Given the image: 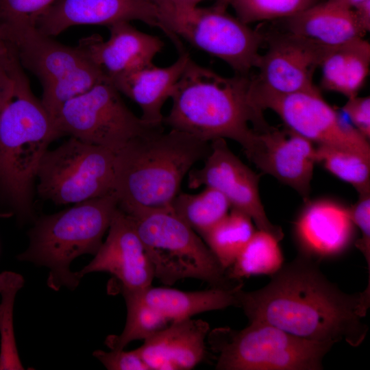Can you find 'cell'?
I'll return each mask as SVG.
<instances>
[{
  "label": "cell",
  "mask_w": 370,
  "mask_h": 370,
  "mask_svg": "<svg viewBox=\"0 0 370 370\" xmlns=\"http://www.w3.org/2000/svg\"><path fill=\"white\" fill-rule=\"evenodd\" d=\"M174 8H184L197 6L203 0H159Z\"/></svg>",
  "instance_id": "obj_39"
},
{
  "label": "cell",
  "mask_w": 370,
  "mask_h": 370,
  "mask_svg": "<svg viewBox=\"0 0 370 370\" xmlns=\"http://www.w3.org/2000/svg\"><path fill=\"white\" fill-rule=\"evenodd\" d=\"M250 85V75L224 77L190 58L163 124L206 142L233 140L246 154L270 126L251 102Z\"/></svg>",
  "instance_id": "obj_2"
},
{
  "label": "cell",
  "mask_w": 370,
  "mask_h": 370,
  "mask_svg": "<svg viewBox=\"0 0 370 370\" xmlns=\"http://www.w3.org/2000/svg\"><path fill=\"white\" fill-rule=\"evenodd\" d=\"M210 149V142L163 127L132 139L116 153L119 208L171 209L184 178Z\"/></svg>",
  "instance_id": "obj_4"
},
{
  "label": "cell",
  "mask_w": 370,
  "mask_h": 370,
  "mask_svg": "<svg viewBox=\"0 0 370 370\" xmlns=\"http://www.w3.org/2000/svg\"><path fill=\"white\" fill-rule=\"evenodd\" d=\"M355 234L349 208L327 199L306 204L294 225L299 254L319 262L344 254Z\"/></svg>",
  "instance_id": "obj_18"
},
{
  "label": "cell",
  "mask_w": 370,
  "mask_h": 370,
  "mask_svg": "<svg viewBox=\"0 0 370 370\" xmlns=\"http://www.w3.org/2000/svg\"><path fill=\"white\" fill-rule=\"evenodd\" d=\"M268 49L251 77L254 84L278 94H291L316 87L313 75L328 49L285 30L265 36Z\"/></svg>",
  "instance_id": "obj_13"
},
{
  "label": "cell",
  "mask_w": 370,
  "mask_h": 370,
  "mask_svg": "<svg viewBox=\"0 0 370 370\" xmlns=\"http://www.w3.org/2000/svg\"><path fill=\"white\" fill-rule=\"evenodd\" d=\"M241 282L232 288L212 287L199 291H183L170 288L149 287L130 293L155 310L170 322L229 306L237 307V291Z\"/></svg>",
  "instance_id": "obj_23"
},
{
  "label": "cell",
  "mask_w": 370,
  "mask_h": 370,
  "mask_svg": "<svg viewBox=\"0 0 370 370\" xmlns=\"http://www.w3.org/2000/svg\"><path fill=\"white\" fill-rule=\"evenodd\" d=\"M351 219L361 232V238L354 241L356 247L360 251L370 271V191L359 194L356 203L349 208Z\"/></svg>",
  "instance_id": "obj_34"
},
{
  "label": "cell",
  "mask_w": 370,
  "mask_h": 370,
  "mask_svg": "<svg viewBox=\"0 0 370 370\" xmlns=\"http://www.w3.org/2000/svg\"><path fill=\"white\" fill-rule=\"evenodd\" d=\"M93 356L109 370H149L138 350H96Z\"/></svg>",
  "instance_id": "obj_35"
},
{
  "label": "cell",
  "mask_w": 370,
  "mask_h": 370,
  "mask_svg": "<svg viewBox=\"0 0 370 370\" xmlns=\"http://www.w3.org/2000/svg\"><path fill=\"white\" fill-rule=\"evenodd\" d=\"M118 204L112 192L38 219L29 231L28 247L17 258L47 267L51 289H75L82 278L70 270L72 261L97 253Z\"/></svg>",
  "instance_id": "obj_5"
},
{
  "label": "cell",
  "mask_w": 370,
  "mask_h": 370,
  "mask_svg": "<svg viewBox=\"0 0 370 370\" xmlns=\"http://www.w3.org/2000/svg\"><path fill=\"white\" fill-rule=\"evenodd\" d=\"M186 51L179 53L171 64L160 67L154 64L110 80L121 94L134 101L141 110V119L147 125L162 127L164 116L162 109L171 99L190 59Z\"/></svg>",
  "instance_id": "obj_21"
},
{
  "label": "cell",
  "mask_w": 370,
  "mask_h": 370,
  "mask_svg": "<svg viewBox=\"0 0 370 370\" xmlns=\"http://www.w3.org/2000/svg\"><path fill=\"white\" fill-rule=\"evenodd\" d=\"M123 295L127 310L126 323L119 335L107 337L106 344L110 349H122L133 341H144L171 323L132 294Z\"/></svg>",
  "instance_id": "obj_30"
},
{
  "label": "cell",
  "mask_w": 370,
  "mask_h": 370,
  "mask_svg": "<svg viewBox=\"0 0 370 370\" xmlns=\"http://www.w3.org/2000/svg\"><path fill=\"white\" fill-rule=\"evenodd\" d=\"M249 92L257 109L273 110L286 127L312 143L370 154L369 140L341 117L317 87L295 93L278 94L256 86L251 79Z\"/></svg>",
  "instance_id": "obj_11"
},
{
  "label": "cell",
  "mask_w": 370,
  "mask_h": 370,
  "mask_svg": "<svg viewBox=\"0 0 370 370\" xmlns=\"http://www.w3.org/2000/svg\"><path fill=\"white\" fill-rule=\"evenodd\" d=\"M139 21L162 31L154 0H57L36 21V27L51 37L75 25Z\"/></svg>",
  "instance_id": "obj_16"
},
{
  "label": "cell",
  "mask_w": 370,
  "mask_h": 370,
  "mask_svg": "<svg viewBox=\"0 0 370 370\" xmlns=\"http://www.w3.org/2000/svg\"><path fill=\"white\" fill-rule=\"evenodd\" d=\"M320 262L300 254L271 275L263 288L237 291V307L249 322L274 325L306 339L358 347L369 328L362 321L370 305V284L362 292L342 291L319 269Z\"/></svg>",
  "instance_id": "obj_1"
},
{
  "label": "cell",
  "mask_w": 370,
  "mask_h": 370,
  "mask_svg": "<svg viewBox=\"0 0 370 370\" xmlns=\"http://www.w3.org/2000/svg\"><path fill=\"white\" fill-rule=\"evenodd\" d=\"M61 136L34 95L24 69H16L0 111V215L32 216L33 187L49 144Z\"/></svg>",
  "instance_id": "obj_3"
},
{
  "label": "cell",
  "mask_w": 370,
  "mask_h": 370,
  "mask_svg": "<svg viewBox=\"0 0 370 370\" xmlns=\"http://www.w3.org/2000/svg\"><path fill=\"white\" fill-rule=\"evenodd\" d=\"M356 16L362 27L366 32L370 30V0H365L357 4L353 8Z\"/></svg>",
  "instance_id": "obj_38"
},
{
  "label": "cell",
  "mask_w": 370,
  "mask_h": 370,
  "mask_svg": "<svg viewBox=\"0 0 370 370\" xmlns=\"http://www.w3.org/2000/svg\"><path fill=\"white\" fill-rule=\"evenodd\" d=\"M353 126L367 139L370 138V97L369 96L348 98L342 107Z\"/></svg>",
  "instance_id": "obj_36"
},
{
  "label": "cell",
  "mask_w": 370,
  "mask_h": 370,
  "mask_svg": "<svg viewBox=\"0 0 370 370\" xmlns=\"http://www.w3.org/2000/svg\"><path fill=\"white\" fill-rule=\"evenodd\" d=\"M280 241L271 234L258 230L226 270L227 277L234 282L257 275H271L284 264Z\"/></svg>",
  "instance_id": "obj_26"
},
{
  "label": "cell",
  "mask_w": 370,
  "mask_h": 370,
  "mask_svg": "<svg viewBox=\"0 0 370 370\" xmlns=\"http://www.w3.org/2000/svg\"><path fill=\"white\" fill-rule=\"evenodd\" d=\"M116 153L70 137L44 155L36 177L39 195L69 204L114 192Z\"/></svg>",
  "instance_id": "obj_9"
},
{
  "label": "cell",
  "mask_w": 370,
  "mask_h": 370,
  "mask_svg": "<svg viewBox=\"0 0 370 370\" xmlns=\"http://www.w3.org/2000/svg\"><path fill=\"white\" fill-rule=\"evenodd\" d=\"M23 278L15 273L0 274V369H22L16 347L13 328V306L17 291L23 286Z\"/></svg>",
  "instance_id": "obj_31"
},
{
  "label": "cell",
  "mask_w": 370,
  "mask_h": 370,
  "mask_svg": "<svg viewBox=\"0 0 370 370\" xmlns=\"http://www.w3.org/2000/svg\"><path fill=\"white\" fill-rule=\"evenodd\" d=\"M370 44L363 38L330 47L321 62V86L351 98L357 96L369 73Z\"/></svg>",
  "instance_id": "obj_24"
},
{
  "label": "cell",
  "mask_w": 370,
  "mask_h": 370,
  "mask_svg": "<svg viewBox=\"0 0 370 370\" xmlns=\"http://www.w3.org/2000/svg\"><path fill=\"white\" fill-rule=\"evenodd\" d=\"M242 22L252 23L291 17L317 0H224Z\"/></svg>",
  "instance_id": "obj_32"
},
{
  "label": "cell",
  "mask_w": 370,
  "mask_h": 370,
  "mask_svg": "<svg viewBox=\"0 0 370 370\" xmlns=\"http://www.w3.org/2000/svg\"><path fill=\"white\" fill-rule=\"evenodd\" d=\"M313 143L286 127H269L258 133L245 154L259 169L293 188L307 200L316 162Z\"/></svg>",
  "instance_id": "obj_15"
},
{
  "label": "cell",
  "mask_w": 370,
  "mask_h": 370,
  "mask_svg": "<svg viewBox=\"0 0 370 370\" xmlns=\"http://www.w3.org/2000/svg\"><path fill=\"white\" fill-rule=\"evenodd\" d=\"M207 340L217 355L218 370H321L325 355L334 345L256 321L240 330L215 328Z\"/></svg>",
  "instance_id": "obj_8"
},
{
  "label": "cell",
  "mask_w": 370,
  "mask_h": 370,
  "mask_svg": "<svg viewBox=\"0 0 370 370\" xmlns=\"http://www.w3.org/2000/svg\"><path fill=\"white\" fill-rule=\"evenodd\" d=\"M259 180L260 175L237 157L223 138L211 141L203 166L192 169L188 174L189 188L208 186L219 190L229 201L231 208L247 214L258 230L267 232L281 241L282 230L270 222L262 204Z\"/></svg>",
  "instance_id": "obj_12"
},
{
  "label": "cell",
  "mask_w": 370,
  "mask_h": 370,
  "mask_svg": "<svg viewBox=\"0 0 370 370\" xmlns=\"http://www.w3.org/2000/svg\"><path fill=\"white\" fill-rule=\"evenodd\" d=\"M19 64L10 45L0 37V111L11 87L15 69Z\"/></svg>",
  "instance_id": "obj_37"
},
{
  "label": "cell",
  "mask_w": 370,
  "mask_h": 370,
  "mask_svg": "<svg viewBox=\"0 0 370 370\" xmlns=\"http://www.w3.org/2000/svg\"><path fill=\"white\" fill-rule=\"evenodd\" d=\"M230 204L219 190L208 186L195 194L180 192L171 211L201 238L228 213Z\"/></svg>",
  "instance_id": "obj_25"
},
{
  "label": "cell",
  "mask_w": 370,
  "mask_h": 370,
  "mask_svg": "<svg viewBox=\"0 0 370 370\" xmlns=\"http://www.w3.org/2000/svg\"><path fill=\"white\" fill-rule=\"evenodd\" d=\"M338 3H340L344 5H346L350 8H353L354 6H356L357 4L360 3V2L365 1V0H333Z\"/></svg>",
  "instance_id": "obj_40"
},
{
  "label": "cell",
  "mask_w": 370,
  "mask_h": 370,
  "mask_svg": "<svg viewBox=\"0 0 370 370\" xmlns=\"http://www.w3.org/2000/svg\"><path fill=\"white\" fill-rule=\"evenodd\" d=\"M105 79L107 78L101 70L88 61L42 87L41 102L54 119L65 103L85 93Z\"/></svg>",
  "instance_id": "obj_29"
},
{
  "label": "cell",
  "mask_w": 370,
  "mask_h": 370,
  "mask_svg": "<svg viewBox=\"0 0 370 370\" xmlns=\"http://www.w3.org/2000/svg\"><path fill=\"white\" fill-rule=\"evenodd\" d=\"M110 36L83 38L77 46L108 80L149 66L164 44L158 36L140 31L128 21L108 26Z\"/></svg>",
  "instance_id": "obj_17"
},
{
  "label": "cell",
  "mask_w": 370,
  "mask_h": 370,
  "mask_svg": "<svg viewBox=\"0 0 370 370\" xmlns=\"http://www.w3.org/2000/svg\"><path fill=\"white\" fill-rule=\"evenodd\" d=\"M316 162L359 194L370 191V154L328 145H317Z\"/></svg>",
  "instance_id": "obj_28"
},
{
  "label": "cell",
  "mask_w": 370,
  "mask_h": 370,
  "mask_svg": "<svg viewBox=\"0 0 370 370\" xmlns=\"http://www.w3.org/2000/svg\"><path fill=\"white\" fill-rule=\"evenodd\" d=\"M209 332V324L201 319L174 321L136 349L149 370H190L206 357Z\"/></svg>",
  "instance_id": "obj_20"
},
{
  "label": "cell",
  "mask_w": 370,
  "mask_h": 370,
  "mask_svg": "<svg viewBox=\"0 0 370 370\" xmlns=\"http://www.w3.org/2000/svg\"><path fill=\"white\" fill-rule=\"evenodd\" d=\"M0 37L10 45L22 67L35 75L42 87L89 61L77 47L57 42L34 25L0 23Z\"/></svg>",
  "instance_id": "obj_19"
},
{
  "label": "cell",
  "mask_w": 370,
  "mask_h": 370,
  "mask_svg": "<svg viewBox=\"0 0 370 370\" xmlns=\"http://www.w3.org/2000/svg\"><path fill=\"white\" fill-rule=\"evenodd\" d=\"M54 121L61 136L114 151L139 136L162 128L150 126L134 114L108 79L65 103Z\"/></svg>",
  "instance_id": "obj_10"
},
{
  "label": "cell",
  "mask_w": 370,
  "mask_h": 370,
  "mask_svg": "<svg viewBox=\"0 0 370 370\" xmlns=\"http://www.w3.org/2000/svg\"><path fill=\"white\" fill-rule=\"evenodd\" d=\"M162 32L178 53L186 51L182 39L228 64L238 75L257 67L265 36L226 12L225 4L202 8H174L156 0Z\"/></svg>",
  "instance_id": "obj_7"
},
{
  "label": "cell",
  "mask_w": 370,
  "mask_h": 370,
  "mask_svg": "<svg viewBox=\"0 0 370 370\" xmlns=\"http://www.w3.org/2000/svg\"><path fill=\"white\" fill-rule=\"evenodd\" d=\"M107 272L116 278L123 293H137L151 286L153 269L130 217L118 206L105 241L94 258L75 272L82 278L92 272Z\"/></svg>",
  "instance_id": "obj_14"
},
{
  "label": "cell",
  "mask_w": 370,
  "mask_h": 370,
  "mask_svg": "<svg viewBox=\"0 0 370 370\" xmlns=\"http://www.w3.org/2000/svg\"><path fill=\"white\" fill-rule=\"evenodd\" d=\"M255 232L253 221L236 210L230 212L202 238L223 268L227 270Z\"/></svg>",
  "instance_id": "obj_27"
},
{
  "label": "cell",
  "mask_w": 370,
  "mask_h": 370,
  "mask_svg": "<svg viewBox=\"0 0 370 370\" xmlns=\"http://www.w3.org/2000/svg\"><path fill=\"white\" fill-rule=\"evenodd\" d=\"M121 209V208H120ZM132 219L151 265L154 278L166 285L193 278L212 287L232 288L204 240L171 209L133 208L122 210Z\"/></svg>",
  "instance_id": "obj_6"
},
{
  "label": "cell",
  "mask_w": 370,
  "mask_h": 370,
  "mask_svg": "<svg viewBox=\"0 0 370 370\" xmlns=\"http://www.w3.org/2000/svg\"><path fill=\"white\" fill-rule=\"evenodd\" d=\"M286 19V31L328 47L363 38L352 8L333 0L317 2Z\"/></svg>",
  "instance_id": "obj_22"
},
{
  "label": "cell",
  "mask_w": 370,
  "mask_h": 370,
  "mask_svg": "<svg viewBox=\"0 0 370 370\" xmlns=\"http://www.w3.org/2000/svg\"><path fill=\"white\" fill-rule=\"evenodd\" d=\"M57 0H0V23L34 25Z\"/></svg>",
  "instance_id": "obj_33"
}]
</instances>
